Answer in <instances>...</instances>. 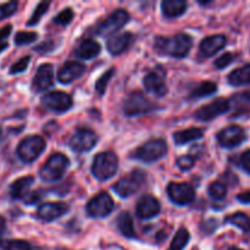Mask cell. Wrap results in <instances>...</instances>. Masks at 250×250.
I'll return each mask as SVG.
<instances>
[{
	"label": "cell",
	"instance_id": "cell-47",
	"mask_svg": "<svg viewBox=\"0 0 250 250\" xmlns=\"http://www.w3.org/2000/svg\"><path fill=\"white\" fill-rule=\"evenodd\" d=\"M7 46H9V44L7 43H0V53H2V51H4Z\"/></svg>",
	"mask_w": 250,
	"mask_h": 250
},
{
	"label": "cell",
	"instance_id": "cell-2",
	"mask_svg": "<svg viewBox=\"0 0 250 250\" xmlns=\"http://www.w3.org/2000/svg\"><path fill=\"white\" fill-rule=\"evenodd\" d=\"M119 167V159L112 151L99 153L93 160L92 172L99 181L110 180L116 173Z\"/></svg>",
	"mask_w": 250,
	"mask_h": 250
},
{
	"label": "cell",
	"instance_id": "cell-36",
	"mask_svg": "<svg viewBox=\"0 0 250 250\" xmlns=\"http://www.w3.org/2000/svg\"><path fill=\"white\" fill-rule=\"evenodd\" d=\"M17 6H19L17 1H9L0 5V21L14 15L16 12Z\"/></svg>",
	"mask_w": 250,
	"mask_h": 250
},
{
	"label": "cell",
	"instance_id": "cell-22",
	"mask_svg": "<svg viewBox=\"0 0 250 250\" xmlns=\"http://www.w3.org/2000/svg\"><path fill=\"white\" fill-rule=\"evenodd\" d=\"M131 42L132 34L128 33V32L116 34V36L111 37V38L107 41V50H109L110 54H112V55H120V54H122L127 48H128Z\"/></svg>",
	"mask_w": 250,
	"mask_h": 250
},
{
	"label": "cell",
	"instance_id": "cell-3",
	"mask_svg": "<svg viewBox=\"0 0 250 250\" xmlns=\"http://www.w3.org/2000/svg\"><path fill=\"white\" fill-rule=\"evenodd\" d=\"M70 165V160L62 153L53 154L42 166L39 176L45 182H55L60 180Z\"/></svg>",
	"mask_w": 250,
	"mask_h": 250
},
{
	"label": "cell",
	"instance_id": "cell-12",
	"mask_svg": "<svg viewBox=\"0 0 250 250\" xmlns=\"http://www.w3.org/2000/svg\"><path fill=\"white\" fill-rule=\"evenodd\" d=\"M229 105H231L229 100L224 99V98H219V99L214 100L210 104L204 105L199 110H197L194 114V117L197 120H200V121H211L215 117L229 111Z\"/></svg>",
	"mask_w": 250,
	"mask_h": 250
},
{
	"label": "cell",
	"instance_id": "cell-24",
	"mask_svg": "<svg viewBox=\"0 0 250 250\" xmlns=\"http://www.w3.org/2000/svg\"><path fill=\"white\" fill-rule=\"evenodd\" d=\"M161 7H163V14L166 17L172 19V17H178L185 14L187 9V2L185 0H164Z\"/></svg>",
	"mask_w": 250,
	"mask_h": 250
},
{
	"label": "cell",
	"instance_id": "cell-32",
	"mask_svg": "<svg viewBox=\"0 0 250 250\" xmlns=\"http://www.w3.org/2000/svg\"><path fill=\"white\" fill-rule=\"evenodd\" d=\"M208 192H209V195L212 198V199L221 200L226 197L227 187L225 183L220 182V181H215V182H212L211 185L209 186Z\"/></svg>",
	"mask_w": 250,
	"mask_h": 250
},
{
	"label": "cell",
	"instance_id": "cell-10",
	"mask_svg": "<svg viewBox=\"0 0 250 250\" xmlns=\"http://www.w3.org/2000/svg\"><path fill=\"white\" fill-rule=\"evenodd\" d=\"M168 198L177 205H187L194 200L195 190L189 183L171 182L167 186Z\"/></svg>",
	"mask_w": 250,
	"mask_h": 250
},
{
	"label": "cell",
	"instance_id": "cell-25",
	"mask_svg": "<svg viewBox=\"0 0 250 250\" xmlns=\"http://www.w3.org/2000/svg\"><path fill=\"white\" fill-rule=\"evenodd\" d=\"M204 134V131L202 128H197V127H192V128L185 129V131H178L173 134V139L177 146L181 144H187L189 142L197 141L200 139Z\"/></svg>",
	"mask_w": 250,
	"mask_h": 250
},
{
	"label": "cell",
	"instance_id": "cell-30",
	"mask_svg": "<svg viewBox=\"0 0 250 250\" xmlns=\"http://www.w3.org/2000/svg\"><path fill=\"white\" fill-rule=\"evenodd\" d=\"M217 90V85L216 83L214 82H202L194 87L190 92L189 98H194V99H198V98H203V97H208V95L214 94L215 92Z\"/></svg>",
	"mask_w": 250,
	"mask_h": 250
},
{
	"label": "cell",
	"instance_id": "cell-35",
	"mask_svg": "<svg viewBox=\"0 0 250 250\" xmlns=\"http://www.w3.org/2000/svg\"><path fill=\"white\" fill-rule=\"evenodd\" d=\"M38 37L36 32H19L15 37V43L17 45H26V44L34 42Z\"/></svg>",
	"mask_w": 250,
	"mask_h": 250
},
{
	"label": "cell",
	"instance_id": "cell-48",
	"mask_svg": "<svg viewBox=\"0 0 250 250\" xmlns=\"http://www.w3.org/2000/svg\"><path fill=\"white\" fill-rule=\"evenodd\" d=\"M229 250H241V249H238V248H231V249H229Z\"/></svg>",
	"mask_w": 250,
	"mask_h": 250
},
{
	"label": "cell",
	"instance_id": "cell-28",
	"mask_svg": "<svg viewBox=\"0 0 250 250\" xmlns=\"http://www.w3.org/2000/svg\"><path fill=\"white\" fill-rule=\"evenodd\" d=\"M0 248L4 250H42L28 242L20 239H0Z\"/></svg>",
	"mask_w": 250,
	"mask_h": 250
},
{
	"label": "cell",
	"instance_id": "cell-33",
	"mask_svg": "<svg viewBox=\"0 0 250 250\" xmlns=\"http://www.w3.org/2000/svg\"><path fill=\"white\" fill-rule=\"evenodd\" d=\"M49 5H50V2L49 1L39 2V5L36 7V10H34L33 15H32L31 19H29V21L27 22V24H28V26H34V24L38 23V22L41 21L42 16H43V15L48 11Z\"/></svg>",
	"mask_w": 250,
	"mask_h": 250
},
{
	"label": "cell",
	"instance_id": "cell-43",
	"mask_svg": "<svg viewBox=\"0 0 250 250\" xmlns=\"http://www.w3.org/2000/svg\"><path fill=\"white\" fill-rule=\"evenodd\" d=\"M241 163L244 170H246L248 173H250V150L244 151V153L242 154Z\"/></svg>",
	"mask_w": 250,
	"mask_h": 250
},
{
	"label": "cell",
	"instance_id": "cell-45",
	"mask_svg": "<svg viewBox=\"0 0 250 250\" xmlns=\"http://www.w3.org/2000/svg\"><path fill=\"white\" fill-rule=\"evenodd\" d=\"M237 199H238V202L243 203V204H250V190L238 194L237 195Z\"/></svg>",
	"mask_w": 250,
	"mask_h": 250
},
{
	"label": "cell",
	"instance_id": "cell-31",
	"mask_svg": "<svg viewBox=\"0 0 250 250\" xmlns=\"http://www.w3.org/2000/svg\"><path fill=\"white\" fill-rule=\"evenodd\" d=\"M189 232H188L187 229L185 227H181L177 232H176L175 237H173L172 242H171L170 248L167 250H183L189 242Z\"/></svg>",
	"mask_w": 250,
	"mask_h": 250
},
{
	"label": "cell",
	"instance_id": "cell-14",
	"mask_svg": "<svg viewBox=\"0 0 250 250\" xmlns=\"http://www.w3.org/2000/svg\"><path fill=\"white\" fill-rule=\"evenodd\" d=\"M246 131L239 126H229L217 133V142L224 148H234L246 141Z\"/></svg>",
	"mask_w": 250,
	"mask_h": 250
},
{
	"label": "cell",
	"instance_id": "cell-13",
	"mask_svg": "<svg viewBox=\"0 0 250 250\" xmlns=\"http://www.w3.org/2000/svg\"><path fill=\"white\" fill-rule=\"evenodd\" d=\"M42 104L44 107L55 112H65L71 109L72 98L63 92H50L42 97Z\"/></svg>",
	"mask_w": 250,
	"mask_h": 250
},
{
	"label": "cell",
	"instance_id": "cell-11",
	"mask_svg": "<svg viewBox=\"0 0 250 250\" xmlns=\"http://www.w3.org/2000/svg\"><path fill=\"white\" fill-rule=\"evenodd\" d=\"M114 200L107 193H100L89 200L87 205V212L92 217H105L114 210Z\"/></svg>",
	"mask_w": 250,
	"mask_h": 250
},
{
	"label": "cell",
	"instance_id": "cell-21",
	"mask_svg": "<svg viewBox=\"0 0 250 250\" xmlns=\"http://www.w3.org/2000/svg\"><path fill=\"white\" fill-rule=\"evenodd\" d=\"M34 183L33 176H24V177L19 178L15 181L11 186H10V195L12 199H21L23 200L26 195L28 194L31 190V186Z\"/></svg>",
	"mask_w": 250,
	"mask_h": 250
},
{
	"label": "cell",
	"instance_id": "cell-41",
	"mask_svg": "<svg viewBox=\"0 0 250 250\" xmlns=\"http://www.w3.org/2000/svg\"><path fill=\"white\" fill-rule=\"evenodd\" d=\"M238 103L239 105H242V106H246L247 104L250 105V89L249 90H246V92H242L239 93V94H236L233 98L231 99V102L229 103Z\"/></svg>",
	"mask_w": 250,
	"mask_h": 250
},
{
	"label": "cell",
	"instance_id": "cell-18",
	"mask_svg": "<svg viewBox=\"0 0 250 250\" xmlns=\"http://www.w3.org/2000/svg\"><path fill=\"white\" fill-rule=\"evenodd\" d=\"M84 71L85 66L83 63L77 62V61H67L59 70L58 80L59 82L63 83V84H68V83L80 78L84 73Z\"/></svg>",
	"mask_w": 250,
	"mask_h": 250
},
{
	"label": "cell",
	"instance_id": "cell-4",
	"mask_svg": "<svg viewBox=\"0 0 250 250\" xmlns=\"http://www.w3.org/2000/svg\"><path fill=\"white\" fill-rule=\"evenodd\" d=\"M167 153V144L164 139L156 138L146 142L132 153V158L143 163H154Z\"/></svg>",
	"mask_w": 250,
	"mask_h": 250
},
{
	"label": "cell",
	"instance_id": "cell-38",
	"mask_svg": "<svg viewBox=\"0 0 250 250\" xmlns=\"http://www.w3.org/2000/svg\"><path fill=\"white\" fill-rule=\"evenodd\" d=\"M176 163H177V166L180 170L188 171V170H190L193 166H194L195 159L190 155H183V156H180Z\"/></svg>",
	"mask_w": 250,
	"mask_h": 250
},
{
	"label": "cell",
	"instance_id": "cell-39",
	"mask_svg": "<svg viewBox=\"0 0 250 250\" xmlns=\"http://www.w3.org/2000/svg\"><path fill=\"white\" fill-rule=\"evenodd\" d=\"M29 61H31V56H24V58H22L21 60H19L17 62H15L14 65L11 66V68H10V73L15 75V73L23 72V71L27 68V66H28Z\"/></svg>",
	"mask_w": 250,
	"mask_h": 250
},
{
	"label": "cell",
	"instance_id": "cell-44",
	"mask_svg": "<svg viewBox=\"0 0 250 250\" xmlns=\"http://www.w3.org/2000/svg\"><path fill=\"white\" fill-rule=\"evenodd\" d=\"M11 29H12L11 24H7V26L0 28V41H2V39H5L9 37L10 33H11Z\"/></svg>",
	"mask_w": 250,
	"mask_h": 250
},
{
	"label": "cell",
	"instance_id": "cell-40",
	"mask_svg": "<svg viewBox=\"0 0 250 250\" xmlns=\"http://www.w3.org/2000/svg\"><path fill=\"white\" fill-rule=\"evenodd\" d=\"M234 60V55L232 53H226L224 54V55L220 56L219 59H216V61H215V66H216L217 68H225L227 67V66L229 65V63H232V61Z\"/></svg>",
	"mask_w": 250,
	"mask_h": 250
},
{
	"label": "cell",
	"instance_id": "cell-5",
	"mask_svg": "<svg viewBox=\"0 0 250 250\" xmlns=\"http://www.w3.org/2000/svg\"><path fill=\"white\" fill-rule=\"evenodd\" d=\"M158 105L151 102L142 92H133L124 102V112L126 116H138L154 111Z\"/></svg>",
	"mask_w": 250,
	"mask_h": 250
},
{
	"label": "cell",
	"instance_id": "cell-7",
	"mask_svg": "<svg viewBox=\"0 0 250 250\" xmlns=\"http://www.w3.org/2000/svg\"><path fill=\"white\" fill-rule=\"evenodd\" d=\"M45 141L41 136H29L17 146V155L23 163H33L45 149Z\"/></svg>",
	"mask_w": 250,
	"mask_h": 250
},
{
	"label": "cell",
	"instance_id": "cell-49",
	"mask_svg": "<svg viewBox=\"0 0 250 250\" xmlns=\"http://www.w3.org/2000/svg\"><path fill=\"white\" fill-rule=\"evenodd\" d=\"M1 133H2V132H1V128H0V137H1Z\"/></svg>",
	"mask_w": 250,
	"mask_h": 250
},
{
	"label": "cell",
	"instance_id": "cell-20",
	"mask_svg": "<svg viewBox=\"0 0 250 250\" xmlns=\"http://www.w3.org/2000/svg\"><path fill=\"white\" fill-rule=\"evenodd\" d=\"M225 45H226V37L224 34H215V36H210L203 39V42L200 43V51L203 53V55L209 58L221 50Z\"/></svg>",
	"mask_w": 250,
	"mask_h": 250
},
{
	"label": "cell",
	"instance_id": "cell-26",
	"mask_svg": "<svg viewBox=\"0 0 250 250\" xmlns=\"http://www.w3.org/2000/svg\"><path fill=\"white\" fill-rule=\"evenodd\" d=\"M229 84L236 85V87L250 84V63L232 71L229 76Z\"/></svg>",
	"mask_w": 250,
	"mask_h": 250
},
{
	"label": "cell",
	"instance_id": "cell-42",
	"mask_svg": "<svg viewBox=\"0 0 250 250\" xmlns=\"http://www.w3.org/2000/svg\"><path fill=\"white\" fill-rule=\"evenodd\" d=\"M42 197H43V195H42V192H39V190H34V192H29L28 194L26 195L23 202L28 205H33L36 204L37 202H39V200L42 199Z\"/></svg>",
	"mask_w": 250,
	"mask_h": 250
},
{
	"label": "cell",
	"instance_id": "cell-17",
	"mask_svg": "<svg viewBox=\"0 0 250 250\" xmlns=\"http://www.w3.org/2000/svg\"><path fill=\"white\" fill-rule=\"evenodd\" d=\"M54 84V68L50 63H43L37 70L33 80L34 92H43Z\"/></svg>",
	"mask_w": 250,
	"mask_h": 250
},
{
	"label": "cell",
	"instance_id": "cell-15",
	"mask_svg": "<svg viewBox=\"0 0 250 250\" xmlns=\"http://www.w3.org/2000/svg\"><path fill=\"white\" fill-rule=\"evenodd\" d=\"M160 210L161 208L159 200L156 199V198H154L153 195L146 194L143 195V197L138 200V203H137L136 214L139 219L148 220L153 219L156 215H159Z\"/></svg>",
	"mask_w": 250,
	"mask_h": 250
},
{
	"label": "cell",
	"instance_id": "cell-16",
	"mask_svg": "<svg viewBox=\"0 0 250 250\" xmlns=\"http://www.w3.org/2000/svg\"><path fill=\"white\" fill-rule=\"evenodd\" d=\"M70 210L67 204L65 203H44L37 210V216L44 221H54Z\"/></svg>",
	"mask_w": 250,
	"mask_h": 250
},
{
	"label": "cell",
	"instance_id": "cell-1",
	"mask_svg": "<svg viewBox=\"0 0 250 250\" xmlns=\"http://www.w3.org/2000/svg\"><path fill=\"white\" fill-rule=\"evenodd\" d=\"M193 45L192 38L186 33H178L171 38L158 37L155 41V50L164 55L173 58H185Z\"/></svg>",
	"mask_w": 250,
	"mask_h": 250
},
{
	"label": "cell",
	"instance_id": "cell-27",
	"mask_svg": "<svg viewBox=\"0 0 250 250\" xmlns=\"http://www.w3.org/2000/svg\"><path fill=\"white\" fill-rule=\"evenodd\" d=\"M117 227H119L120 232L124 236L128 237V238H134L136 237V231H134L133 220H132L131 215L128 212H122L117 219Z\"/></svg>",
	"mask_w": 250,
	"mask_h": 250
},
{
	"label": "cell",
	"instance_id": "cell-37",
	"mask_svg": "<svg viewBox=\"0 0 250 250\" xmlns=\"http://www.w3.org/2000/svg\"><path fill=\"white\" fill-rule=\"evenodd\" d=\"M73 19V11L71 7H67V9H63L58 16L54 17V22L58 24H62V26H66V24L70 23Z\"/></svg>",
	"mask_w": 250,
	"mask_h": 250
},
{
	"label": "cell",
	"instance_id": "cell-23",
	"mask_svg": "<svg viewBox=\"0 0 250 250\" xmlns=\"http://www.w3.org/2000/svg\"><path fill=\"white\" fill-rule=\"evenodd\" d=\"M99 53L100 45L98 42L93 41V39H84L78 45L77 50H76V56L80 59H84V60H89V59L99 55Z\"/></svg>",
	"mask_w": 250,
	"mask_h": 250
},
{
	"label": "cell",
	"instance_id": "cell-46",
	"mask_svg": "<svg viewBox=\"0 0 250 250\" xmlns=\"http://www.w3.org/2000/svg\"><path fill=\"white\" fill-rule=\"evenodd\" d=\"M6 229V221L2 216H0V234H2Z\"/></svg>",
	"mask_w": 250,
	"mask_h": 250
},
{
	"label": "cell",
	"instance_id": "cell-9",
	"mask_svg": "<svg viewBox=\"0 0 250 250\" xmlns=\"http://www.w3.org/2000/svg\"><path fill=\"white\" fill-rule=\"evenodd\" d=\"M98 137L92 129L88 128H78L71 137L70 144L71 149L77 153H85L93 149V146L97 144Z\"/></svg>",
	"mask_w": 250,
	"mask_h": 250
},
{
	"label": "cell",
	"instance_id": "cell-8",
	"mask_svg": "<svg viewBox=\"0 0 250 250\" xmlns=\"http://www.w3.org/2000/svg\"><path fill=\"white\" fill-rule=\"evenodd\" d=\"M144 181H146V173L141 170H136L129 173L128 177H124L117 181L114 185V190L121 198H128L138 192Z\"/></svg>",
	"mask_w": 250,
	"mask_h": 250
},
{
	"label": "cell",
	"instance_id": "cell-29",
	"mask_svg": "<svg viewBox=\"0 0 250 250\" xmlns=\"http://www.w3.org/2000/svg\"><path fill=\"white\" fill-rule=\"evenodd\" d=\"M225 221L227 224H231L233 226L238 227L239 229H242L246 233L250 232V217L247 214H244V212H236L233 215H229V217H226Z\"/></svg>",
	"mask_w": 250,
	"mask_h": 250
},
{
	"label": "cell",
	"instance_id": "cell-19",
	"mask_svg": "<svg viewBox=\"0 0 250 250\" xmlns=\"http://www.w3.org/2000/svg\"><path fill=\"white\" fill-rule=\"evenodd\" d=\"M143 84L148 92L153 93L156 97H164L167 93V87L164 78L158 72H149L144 76Z\"/></svg>",
	"mask_w": 250,
	"mask_h": 250
},
{
	"label": "cell",
	"instance_id": "cell-6",
	"mask_svg": "<svg viewBox=\"0 0 250 250\" xmlns=\"http://www.w3.org/2000/svg\"><path fill=\"white\" fill-rule=\"evenodd\" d=\"M128 20L129 15L126 10H115V11L111 12L106 19L103 20L102 22H99V23L94 27L93 33L103 37L110 36V34L115 33V32H117L119 29H121L122 27L128 22Z\"/></svg>",
	"mask_w": 250,
	"mask_h": 250
},
{
	"label": "cell",
	"instance_id": "cell-34",
	"mask_svg": "<svg viewBox=\"0 0 250 250\" xmlns=\"http://www.w3.org/2000/svg\"><path fill=\"white\" fill-rule=\"evenodd\" d=\"M114 73H115L114 67H111L109 71H107V72H105L104 75H103L102 77L98 80V82L95 83V90L98 92V94H99V95L104 94L105 90H106L107 84H109L110 80H111V77H112V75H114Z\"/></svg>",
	"mask_w": 250,
	"mask_h": 250
}]
</instances>
